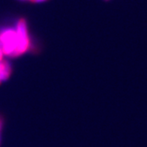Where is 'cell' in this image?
Returning <instances> with one entry per match:
<instances>
[{
    "label": "cell",
    "mask_w": 147,
    "mask_h": 147,
    "mask_svg": "<svg viewBox=\"0 0 147 147\" xmlns=\"http://www.w3.org/2000/svg\"><path fill=\"white\" fill-rule=\"evenodd\" d=\"M3 53L2 47H1V45H0V61H2V59H3Z\"/></svg>",
    "instance_id": "cell-4"
},
{
    "label": "cell",
    "mask_w": 147,
    "mask_h": 147,
    "mask_svg": "<svg viewBox=\"0 0 147 147\" xmlns=\"http://www.w3.org/2000/svg\"><path fill=\"white\" fill-rule=\"evenodd\" d=\"M0 45L5 55L14 57L17 47V36L16 30H5L0 34Z\"/></svg>",
    "instance_id": "cell-1"
},
{
    "label": "cell",
    "mask_w": 147,
    "mask_h": 147,
    "mask_svg": "<svg viewBox=\"0 0 147 147\" xmlns=\"http://www.w3.org/2000/svg\"><path fill=\"white\" fill-rule=\"evenodd\" d=\"M16 32V36H17V47H16L14 57H17L23 54L28 49L29 45H30V41H29V38L27 34L26 23L25 20L21 19L18 21Z\"/></svg>",
    "instance_id": "cell-2"
},
{
    "label": "cell",
    "mask_w": 147,
    "mask_h": 147,
    "mask_svg": "<svg viewBox=\"0 0 147 147\" xmlns=\"http://www.w3.org/2000/svg\"><path fill=\"white\" fill-rule=\"evenodd\" d=\"M11 74V65L7 61H0V83L5 81Z\"/></svg>",
    "instance_id": "cell-3"
},
{
    "label": "cell",
    "mask_w": 147,
    "mask_h": 147,
    "mask_svg": "<svg viewBox=\"0 0 147 147\" xmlns=\"http://www.w3.org/2000/svg\"><path fill=\"white\" fill-rule=\"evenodd\" d=\"M0 142H1V139H0Z\"/></svg>",
    "instance_id": "cell-7"
},
{
    "label": "cell",
    "mask_w": 147,
    "mask_h": 147,
    "mask_svg": "<svg viewBox=\"0 0 147 147\" xmlns=\"http://www.w3.org/2000/svg\"><path fill=\"white\" fill-rule=\"evenodd\" d=\"M31 2H34V3H41V2H44L46 0H30Z\"/></svg>",
    "instance_id": "cell-5"
},
{
    "label": "cell",
    "mask_w": 147,
    "mask_h": 147,
    "mask_svg": "<svg viewBox=\"0 0 147 147\" xmlns=\"http://www.w3.org/2000/svg\"><path fill=\"white\" fill-rule=\"evenodd\" d=\"M2 126H3V120L0 119V131H1V128H2Z\"/></svg>",
    "instance_id": "cell-6"
}]
</instances>
